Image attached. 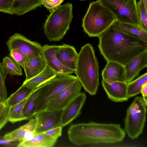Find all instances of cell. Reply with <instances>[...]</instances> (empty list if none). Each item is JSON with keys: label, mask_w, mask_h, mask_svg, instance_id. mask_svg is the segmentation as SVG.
Returning a JSON list of instances; mask_svg holds the SVG:
<instances>
[{"label": "cell", "mask_w": 147, "mask_h": 147, "mask_svg": "<svg viewBox=\"0 0 147 147\" xmlns=\"http://www.w3.org/2000/svg\"><path fill=\"white\" fill-rule=\"evenodd\" d=\"M57 140L43 133H36L32 140L19 143L17 147H52Z\"/></svg>", "instance_id": "cell-22"}, {"label": "cell", "mask_w": 147, "mask_h": 147, "mask_svg": "<svg viewBox=\"0 0 147 147\" xmlns=\"http://www.w3.org/2000/svg\"><path fill=\"white\" fill-rule=\"evenodd\" d=\"M10 109L4 102L0 104V131L9 121Z\"/></svg>", "instance_id": "cell-31"}, {"label": "cell", "mask_w": 147, "mask_h": 147, "mask_svg": "<svg viewBox=\"0 0 147 147\" xmlns=\"http://www.w3.org/2000/svg\"><path fill=\"white\" fill-rule=\"evenodd\" d=\"M57 74L47 65L40 74L29 80H25L22 85L33 90L49 81Z\"/></svg>", "instance_id": "cell-21"}, {"label": "cell", "mask_w": 147, "mask_h": 147, "mask_svg": "<svg viewBox=\"0 0 147 147\" xmlns=\"http://www.w3.org/2000/svg\"><path fill=\"white\" fill-rule=\"evenodd\" d=\"M113 25L116 28L125 34L147 41V31L143 30L139 26L117 21Z\"/></svg>", "instance_id": "cell-24"}, {"label": "cell", "mask_w": 147, "mask_h": 147, "mask_svg": "<svg viewBox=\"0 0 147 147\" xmlns=\"http://www.w3.org/2000/svg\"><path fill=\"white\" fill-rule=\"evenodd\" d=\"M147 83V73L127 84V93L129 98L134 96L141 92L142 86Z\"/></svg>", "instance_id": "cell-27"}, {"label": "cell", "mask_w": 147, "mask_h": 147, "mask_svg": "<svg viewBox=\"0 0 147 147\" xmlns=\"http://www.w3.org/2000/svg\"><path fill=\"white\" fill-rule=\"evenodd\" d=\"M37 119L35 117L32 118L25 124L20 126L13 131L8 133L4 136V139L7 140L21 142L25 132L27 131H34L36 127Z\"/></svg>", "instance_id": "cell-23"}, {"label": "cell", "mask_w": 147, "mask_h": 147, "mask_svg": "<svg viewBox=\"0 0 147 147\" xmlns=\"http://www.w3.org/2000/svg\"><path fill=\"white\" fill-rule=\"evenodd\" d=\"M77 79L76 76L71 74H57L48 81L47 90L38 105L35 115L44 110L50 102Z\"/></svg>", "instance_id": "cell-8"}, {"label": "cell", "mask_w": 147, "mask_h": 147, "mask_svg": "<svg viewBox=\"0 0 147 147\" xmlns=\"http://www.w3.org/2000/svg\"><path fill=\"white\" fill-rule=\"evenodd\" d=\"M139 0V1H141L143 2V3L144 4L145 8L147 10V0Z\"/></svg>", "instance_id": "cell-39"}, {"label": "cell", "mask_w": 147, "mask_h": 147, "mask_svg": "<svg viewBox=\"0 0 147 147\" xmlns=\"http://www.w3.org/2000/svg\"><path fill=\"white\" fill-rule=\"evenodd\" d=\"M102 76V79L107 81L126 82L124 66L116 62L107 61Z\"/></svg>", "instance_id": "cell-19"}, {"label": "cell", "mask_w": 147, "mask_h": 147, "mask_svg": "<svg viewBox=\"0 0 147 147\" xmlns=\"http://www.w3.org/2000/svg\"><path fill=\"white\" fill-rule=\"evenodd\" d=\"M124 66L126 82L128 84L137 77L140 71L147 66V51L134 57Z\"/></svg>", "instance_id": "cell-16"}, {"label": "cell", "mask_w": 147, "mask_h": 147, "mask_svg": "<svg viewBox=\"0 0 147 147\" xmlns=\"http://www.w3.org/2000/svg\"><path fill=\"white\" fill-rule=\"evenodd\" d=\"M9 51V57L23 68L26 58L23 53L16 49H11Z\"/></svg>", "instance_id": "cell-32"}, {"label": "cell", "mask_w": 147, "mask_h": 147, "mask_svg": "<svg viewBox=\"0 0 147 147\" xmlns=\"http://www.w3.org/2000/svg\"><path fill=\"white\" fill-rule=\"evenodd\" d=\"M36 134L34 131H26L25 134L22 141L20 142L28 141L31 140L34 138Z\"/></svg>", "instance_id": "cell-37"}, {"label": "cell", "mask_w": 147, "mask_h": 147, "mask_svg": "<svg viewBox=\"0 0 147 147\" xmlns=\"http://www.w3.org/2000/svg\"><path fill=\"white\" fill-rule=\"evenodd\" d=\"M48 87L47 81L32 91L22 112L25 120H30L34 117L37 107L46 92Z\"/></svg>", "instance_id": "cell-14"}, {"label": "cell", "mask_w": 147, "mask_h": 147, "mask_svg": "<svg viewBox=\"0 0 147 147\" xmlns=\"http://www.w3.org/2000/svg\"><path fill=\"white\" fill-rule=\"evenodd\" d=\"M32 90L22 85L17 91L7 98L4 103L10 107L12 106L23 100Z\"/></svg>", "instance_id": "cell-25"}, {"label": "cell", "mask_w": 147, "mask_h": 147, "mask_svg": "<svg viewBox=\"0 0 147 147\" xmlns=\"http://www.w3.org/2000/svg\"><path fill=\"white\" fill-rule=\"evenodd\" d=\"M59 46L46 45L42 46V54L47 65L58 74H71L75 73L63 65L57 58L56 53Z\"/></svg>", "instance_id": "cell-15"}, {"label": "cell", "mask_w": 147, "mask_h": 147, "mask_svg": "<svg viewBox=\"0 0 147 147\" xmlns=\"http://www.w3.org/2000/svg\"><path fill=\"white\" fill-rule=\"evenodd\" d=\"M82 87L90 95H95L99 85L98 63L93 48L90 43L82 46L75 71Z\"/></svg>", "instance_id": "cell-3"}, {"label": "cell", "mask_w": 147, "mask_h": 147, "mask_svg": "<svg viewBox=\"0 0 147 147\" xmlns=\"http://www.w3.org/2000/svg\"><path fill=\"white\" fill-rule=\"evenodd\" d=\"M1 65L10 76H20L22 74L21 66L9 57L6 56L3 59Z\"/></svg>", "instance_id": "cell-28"}, {"label": "cell", "mask_w": 147, "mask_h": 147, "mask_svg": "<svg viewBox=\"0 0 147 147\" xmlns=\"http://www.w3.org/2000/svg\"><path fill=\"white\" fill-rule=\"evenodd\" d=\"M30 94L21 102L10 107L9 121L14 123L25 120L23 116L22 112L24 105Z\"/></svg>", "instance_id": "cell-26"}, {"label": "cell", "mask_w": 147, "mask_h": 147, "mask_svg": "<svg viewBox=\"0 0 147 147\" xmlns=\"http://www.w3.org/2000/svg\"><path fill=\"white\" fill-rule=\"evenodd\" d=\"M14 0H0V12L11 14L10 11Z\"/></svg>", "instance_id": "cell-34"}, {"label": "cell", "mask_w": 147, "mask_h": 147, "mask_svg": "<svg viewBox=\"0 0 147 147\" xmlns=\"http://www.w3.org/2000/svg\"><path fill=\"white\" fill-rule=\"evenodd\" d=\"M80 1H85V0H80Z\"/></svg>", "instance_id": "cell-41"}, {"label": "cell", "mask_w": 147, "mask_h": 147, "mask_svg": "<svg viewBox=\"0 0 147 147\" xmlns=\"http://www.w3.org/2000/svg\"><path fill=\"white\" fill-rule=\"evenodd\" d=\"M62 128V127L61 126L57 127L44 132L43 133L55 139H57L61 136Z\"/></svg>", "instance_id": "cell-35"}, {"label": "cell", "mask_w": 147, "mask_h": 147, "mask_svg": "<svg viewBox=\"0 0 147 147\" xmlns=\"http://www.w3.org/2000/svg\"><path fill=\"white\" fill-rule=\"evenodd\" d=\"M47 65L42 53L36 56L26 59L23 67L26 74L25 81L40 74L46 68Z\"/></svg>", "instance_id": "cell-18"}, {"label": "cell", "mask_w": 147, "mask_h": 147, "mask_svg": "<svg viewBox=\"0 0 147 147\" xmlns=\"http://www.w3.org/2000/svg\"><path fill=\"white\" fill-rule=\"evenodd\" d=\"M19 142L16 141H9L5 140L3 136H0V145L5 146L17 147Z\"/></svg>", "instance_id": "cell-36"}, {"label": "cell", "mask_w": 147, "mask_h": 147, "mask_svg": "<svg viewBox=\"0 0 147 147\" xmlns=\"http://www.w3.org/2000/svg\"><path fill=\"white\" fill-rule=\"evenodd\" d=\"M82 87L81 83L77 79L50 102L44 110H63L81 92Z\"/></svg>", "instance_id": "cell-10"}, {"label": "cell", "mask_w": 147, "mask_h": 147, "mask_svg": "<svg viewBox=\"0 0 147 147\" xmlns=\"http://www.w3.org/2000/svg\"><path fill=\"white\" fill-rule=\"evenodd\" d=\"M143 100L147 104V83L144 84L142 88L141 92Z\"/></svg>", "instance_id": "cell-38"}, {"label": "cell", "mask_w": 147, "mask_h": 147, "mask_svg": "<svg viewBox=\"0 0 147 147\" xmlns=\"http://www.w3.org/2000/svg\"><path fill=\"white\" fill-rule=\"evenodd\" d=\"M86 98V94L81 92L63 109L61 119L62 127L71 123L80 115Z\"/></svg>", "instance_id": "cell-13"}, {"label": "cell", "mask_w": 147, "mask_h": 147, "mask_svg": "<svg viewBox=\"0 0 147 147\" xmlns=\"http://www.w3.org/2000/svg\"><path fill=\"white\" fill-rule=\"evenodd\" d=\"M71 3L61 5L48 16L44 25L45 34L50 41L63 38L73 18Z\"/></svg>", "instance_id": "cell-5"}, {"label": "cell", "mask_w": 147, "mask_h": 147, "mask_svg": "<svg viewBox=\"0 0 147 147\" xmlns=\"http://www.w3.org/2000/svg\"><path fill=\"white\" fill-rule=\"evenodd\" d=\"M119 22L139 26L136 0H97Z\"/></svg>", "instance_id": "cell-7"}, {"label": "cell", "mask_w": 147, "mask_h": 147, "mask_svg": "<svg viewBox=\"0 0 147 147\" xmlns=\"http://www.w3.org/2000/svg\"><path fill=\"white\" fill-rule=\"evenodd\" d=\"M102 85L109 98L116 102L127 101V84L125 82L109 81L102 79Z\"/></svg>", "instance_id": "cell-12"}, {"label": "cell", "mask_w": 147, "mask_h": 147, "mask_svg": "<svg viewBox=\"0 0 147 147\" xmlns=\"http://www.w3.org/2000/svg\"><path fill=\"white\" fill-rule=\"evenodd\" d=\"M98 37L99 50L107 62H116L125 66L147 51V41L125 34L113 24Z\"/></svg>", "instance_id": "cell-1"}, {"label": "cell", "mask_w": 147, "mask_h": 147, "mask_svg": "<svg viewBox=\"0 0 147 147\" xmlns=\"http://www.w3.org/2000/svg\"><path fill=\"white\" fill-rule=\"evenodd\" d=\"M63 110H44L36 113L34 116L37 119L36 133H43L57 127H62Z\"/></svg>", "instance_id": "cell-11"}, {"label": "cell", "mask_w": 147, "mask_h": 147, "mask_svg": "<svg viewBox=\"0 0 147 147\" xmlns=\"http://www.w3.org/2000/svg\"><path fill=\"white\" fill-rule=\"evenodd\" d=\"M56 56L63 65L75 71L78 53L74 47L65 44L60 45Z\"/></svg>", "instance_id": "cell-17"}, {"label": "cell", "mask_w": 147, "mask_h": 147, "mask_svg": "<svg viewBox=\"0 0 147 147\" xmlns=\"http://www.w3.org/2000/svg\"><path fill=\"white\" fill-rule=\"evenodd\" d=\"M8 74L0 63V97L3 102L7 98V92L5 84V79Z\"/></svg>", "instance_id": "cell-30"}, {"label": "cell", "mask_w": 147, "mask_h": 147, "mask_svg": "<svg viewBox=\"0 0 147 147\" xmlns=\"http://www.w3.org/2000/svg\"><path fill=\"white\" fill-rule=\"evenodd\" d=\"M2 103H3V101L1 98L0 97V104Z\"/></svg>", "instance_id": "cell-40"}, {"label": "cell", "mask_w": 147, "mask_h": 147, "mask_svg": "<svg viewBox=\"0 0 147 147\" xmlns=\"http://www.w3.org/2000/svg\"><path fill=\"white\" fill-rule=\"evenodd\" d=\"M147 104L140 96L136 97L128 109L125 120V130L131 139L142 133L146 120Z\"/></svg>", "instance_id": "cell-6"}, {"label": "cell", "mask_w": 147, "mask_h": 147, "mask_svg": "<svg viewBox=\"0 0 147 147\" xmlns=\"http://www.w3.org/2000/svg\"><path fill=\"white\" fill-rule=\"evenodd\" d=\"M68 138L78 146L117 143L125 135L120 125L94 122L73 124L68 131Z\"/></svg>", "instance_id": "cell-2"}, {"label": "cell", "mask_w": 147, "mask_h": 147, "mask_svg": "<svg viewBox=\"0 0 147 147\" xmlns=\"http://www.w3.org/2000/svg\"><path fill=\"white\" fill-rule=\"evenodd\" d=\"M6 44L9 51L16 49L20 50L26 59L36 56L42 53V46L19 33H15L10 36Z\"/></svg>", "instance_id": "cell-9"}, {"label": "cell", "mask_w": 147, "mask_h": 147, "mask_svg": "<svg viewBox=\"0 0 147 147\" xmlns=\"http://www.w3.org/2000/svg\"><path fill=\"white\" fill-rule=\"evenodd\" d=\"M137 6L139 27L143 30L147 31V10L141 1L137 2Z\"/></svg>", "instance_id": "cell-29"}, {"label": "cell", "mask_w": 147, "mask_h": 147, "mask_svg": "<svg viewBox=\"0 0 147 147\" xmlns=\"http://www.w3.org/2000/svg\"><path fill=\"white\" fill-rule=\"evenodd\" d=\"M42 0H14L10 9L11 15L21 16L41 7Z\"/></svg>", "instance_id": "cell-20"}, {"label": "cell", "mask_w": 147, "mask_h": 147, "mask_svg": "<svg viewBox=\"0 0 147 147\" xmlns=\"http://www.w3.org/2000/svg\"><path fill=\"white\" fill-rule=\"evenodd\" d=\"M63 0H42V4L51 13L60 6Z\"/></svg>", "instance_id": "cell-33"}, {"label": "cell", "mask_w": 147, "mask_h": 147, "mask_svg": "<svg viewBox=\"0 0 147 147\" xmlns=\"http://www.w3.org/2000/svg\"><path fill=\"white\" fill-rule=\"evenodd\" d=\"M117 21L113 13L97 0L90 3L82 27L89 37H98Z\"/></svg>", "instance_id": "cell-4"}]
</instances>
